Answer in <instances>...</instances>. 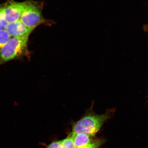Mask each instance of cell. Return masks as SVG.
Returning a JSON list of instances; mask_svg holds the SVG:
<instances>
[{
  "label": "cell",
  "instance_id": "cell-10",
  "mask_svg": "<svg viewBox=\"0 0 148 148\" xmlns=\"http://www.w3.org/2000/svg\"><path fill=\"white\" fill-rule=\"evenodd\" d=\"M104 142V140L102 139H96L83 148H99Z\"/></svg>",
  "mask_w": 148,
  "mask_h": 148
},
{
  "label": "cell",
  "instance_id": "cell-13",
  "mask_svg": "<svg viewBox=\"0 0 148 148\" xmlns=\"http://www.w3.org/2000/svg\"><path fill=\"white\" fill-rule=\"evenodd\" d=\"M147 29H148V27H147Z\"/></svg>",
  "mask_w": 148,
  "mask_h": 148
},
{
  "label": "cell",
  "instance_id": "cell-11",
  "mask_svg": "<svg viewBox=\"0 0 148 148\" xmlns=\"http://www.w3.org/2000/svg\"><path fill=\"white\" fill-rule=\"evenodd\" d=\"M61 140H57L52 142L46 148H61Z\"/></svg>",
  "mask_w": 148,
  "mask_h": 148
},
{
  "label": "cell",
  "instance_id": "cell-7",
  "mask_svg": "<svg viewBox=\"0 0 148 148\" xmlns=\"http://www.w3.org/2000/svg\"><path fill=\"white\" fill-rule=\"evenodd\" d=\"M61 148H76L71 134L67 137L62 140Z\"/></svg>",
  "mask_w": 148,
  "mask_h": 148
},
{
  "label": "cell",
  "instance_id": "cell-3",
  "mask_svg": "<svg viewBox=\"0 0 148 148\" xmlns=\"http://www.w3.org/2000/svg\"><path fill=\"white\" fill-rule=\"evenodd\" d=\"M41 3L34 0L24 1V5L20 20L29 29L34 30L37 27L45 22L42 13Z\"/></svg>",
  "mask_w": 148,
  "mask_h": 148
},
{
  "label": "cell",
  "instance_id": "cell-9",
  "mask_svg": "<svg viewBox=\"0 0 148 148\" xmlns=\"http://www.w3.org/2000/svg\"><path fill=\"white\" fill-rule=\"evenodd\" d=\"M7 23L4 14V3L0 4V30L5 29Z\"/></svg>",
  "mask_w": 148,
  "mask_h": 148
},
{
  "label": "cell",
  "instance_id": "cell-2",
  "mask_svg": "<svg viewBox=\"0 0 148 148\" xmlns=\"http://www.w3.org/2000/svg\"><path fill=\"white\" fill-rule=\"evenodd\" d=\"M29 36L12 37L0 51V66L9 61L27 56Z\"/></svg>",
  "mask_w": 148,
  "mask_h": 148
},
{
  "label": "cell",
  "instance_id": "cell-1",
  "mask_svg": "<svg viewBox=\"0 0 148 148\" xmlns=\"http://www.w3.org/2000/svg\"><path fill=\"white\" fill-rule=\"evenodd\" d=\"M93 104L87 111L85 115L74 124L71 134L72 135L84 133L94 136L105 122L114 116L115 108L107 109L104 113L97 114L93 110Z\"/></svg>",
  "mask_w": 148,
  "mask_h": 148
},
{
  "label": "cell",
  "instance_id": "cell-8",
  "mask_svg": "<svg viewBox=\"0 0 148 148\" xmlns=\"http://www.w3.org/2000/svg\"><path fill=\"white\" fill-rule=\"evenodd\" d=\"M11 38L5 29L0 30V51Z\"/></svg>",
  "mask_w": 148,
  "mask_h": 148
},
{
  "label": "cell",
  "instance_id": "cell-12",
  "mask_svg": "<svg viewBox=\"0 0 148 148\" xmlns=\"http://www.w3.org/2000/svg\"><path fill=\"white\" fill-rule=\"evenodd\" d=\"M147 97L148 98V95H147Z\"/></svg>",
  "mask_w": 148,
  "mask_h": 148
},
{
  "label": "cell",
  "instance_id": "cell-5",
  "mask_svg": "<svg viewBox=\"0 0 148 148\" xmlns=\"http://www.w3.org/2000/svg\"><path fill=\"white\" fill-rule=\"evenodd\" d=\"M5 29L11 37L29 36L33 31L27 27L20 20L7 23Z\"/></svg>",
  "mask_w": 148,
  "mask_h": 148
},
{
  "label": "cell",
  "instance_id": "cell-4",
  "mask_svg": "<svg viewBox=\"0 0 148 148\" xmlns=\"http://www.w3.org/2000/svg\"><path fill=\"white\" fill-rule=\"evenodd\" d=\"M24 1L18 2L14 0H7L4 3V14L7 23L20 20L23 10Z\"/></svg>",
  "mask_w": 148,
  "mask_h": 148
},
{
  "label": "cell",
  "instance_id": "cell-6",
  "mask_svg": "<svg viewBox=\"0 0 148 148\" xmlns=\"http://www.w3.org/2000/svg\"><path fill=\"white\" fill-rule=\"evenodd\" d=\"M71 135L73 136L74 143L76 148L84 147L94 139V136L84 133Z\"/></svg>",
  "mask_w": 148,
  "mask_h": 148
}]
</instances>
